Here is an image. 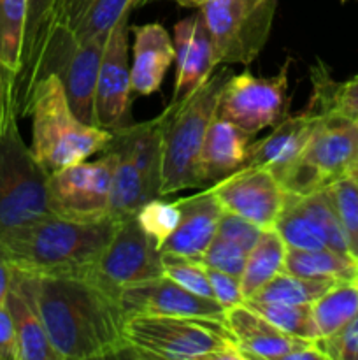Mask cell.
Masks as SVG:
<instances>
[{
    "label": "cell",
    "mask_w": 358,
    "mask_h": 360,
    "mask_svg": "<svg viewBox=\"0 0 358 360\" xmlns=\"http://www.w3.org/2000/svg\"><path fill=\"white\" fill-rule=\"evenodd\" d=\"M316 341L329 360H358V315L333 336Z\"/></svg>",
    "instance_id": "obj_40"
},
{
    "label": "cell",
    "mask_w": 358,
    "mask_h": 360,
    "mask_svg": "<svg viewBox=\"0 0 358 360\" xmlns=\"http://www.w3.org/2000/svg\"><path fill=\"white\" fill-rule=\"evenodd\" d=\"M146 2H150V0H135V6H142Z\"/></svg>",
    "instance_id": "obj_46"
},
{
    "label": "cell",
    "mask_w": 358,
    "mask_h": 360,
    "mask_svg": "<svg viewBox=\"0 0 358 360\" xmlns=\"http://www.w3.org/2000/svg\"><path fill=\"white\" fill-rule=\"evenodd\" d=\"M116 224L112 218L76 221L51 214L0 239V257L35 276L90 278Z\"/></svg>",
    "instance_id": "obj_2"
},
{
    "label": "cell",
    "mask_w": 358,
    "mask_h": 360,
    "mask_svg": "<svg viewBox=\"0 0 358 360\" xmlns=\"http://www.w3.org/2000/svg\"><path fill=\"white\" fill-rule=\"evenodd\" d=\"M161 262H164L165 276H168L175 283L181 285L183 288L200 295V297L214 299L207 269L200 260L161 252Z\"/></svg>",
    "instance_id": "obj_36"
},
{
    "label": "cell",
    "mask_w": 358,
    "mask_h": 360,
    "mask_svg": "<svg viewBox=\"0 0 358 360\" xmlns=\"http://www.w3.org/2000/svg\"><path fill=\"white\" fill-rule=\"evenodd\" d=\"M102 153L95 162L83 160L49 174V199L56 217L76 221L111 218L114 155Z\"/></svg>",
    "instance_id": "obj_11"
},
{
    "label": "cell",
    "mask_w": 358,
    "mask_h": 360,
    "mask_svg": "<svg viewBox=\"0 0 358 360\" xmlns=\"http://www.w3.org/2000/svg\"><path fill=\"white\" fill-rule=\"evenodd\" d=\"M286 250V245L276 229H263L246 259L244 271L241 274V287L246 299L253 297L263 285L284 271Z\"/></svg>",
    "instance_id": "obj_27"
},
{
    "label": "cell",
    "mask_w": 358,
    "mask_h": 360,
    "mask_svg": "<svg viewBox=\"0 0 358 360\" xmlns=\"http://www.w3.org/2000/svg\"><path fill=\"white\" fill-rule=\"evenodd\" d=\"M175 204L181 211V218L160 250L199 260L216 238L223 207L211 186L193 195L183 197L175 200Z\"/></svg>",
    "instance_id": "obj_19"
},
{
    "label": "cell",
    "mask_w": 358,
    "mask_h": 360,
    "mask_svg": "<svg viewBox=\"0 0 358 360\" xmlns=\"http://www.w3.org/2000/svg\"><path fill=\"white\" fill-rule=\"evenodd\" d=\"M248 255L249 253L242 250L241 246L216 236L199 260L211 269L223 271V273L241 278Z\"/></svg>",
    "instance_id": "obj_38"
},
{
    "label": "cell",
    "mask_w": 358,
    "mask_h": 360,
    "mask_svg": "<svg viewBox=\"0 0 358 360\" xmlns=\"http://www.w3.org/2000/svg\"><path fill=\"white\" fill-rule=\"evenodd\" d=\"M206 269L211 281V288H213L214 301H216L218 304L223 306L225 309L244 304L246 297L244 294H242L241 278L234 276V274L223 273V271L211 269V267H206Z\"/></svg>",
    "instance_id": "obj_41"
},
{
    "label": "cell",
    "mask_w": 358,
    "mask_h": 360,
    "mask_svg": "<svg viewBox=\"0 0 358 360\" xmlns=\"http://www.w3.org/2000/svg\"><path fill=\"white\" fill-rule=\"evenodd\" d=\"M118 299L130 315H172L225 319V308L214 299L200 297L168 276L140 281L119 288Z\"/></svg>",
    "instance_id": "obj_17"
},
{
    "label": "cell",
    "mask_w": 358,
    "mask_h": 360,
    "mask_svg": "<svg viewBox=\"0 0 358 360\" xmlns=\"http://www.w3.org/2000/svg\"><path fill=\"white\" fill-rule=\"evenodd\" d=\"M164 274L161 250L144 232L137 218L130 217L116 224L90 278L118 294L119 288Z\"/></svg>",
    "instance_id": "obj_13"
},
{
    "label": "cell",
    "mask_w": 358,
    "mask_h": 360,
    "mask_svg": "<svg viewBox=\"0 0 358 360\" xmlns=\"http://www.w3.org/2000/svg\"><path fill=\"white\" fill-rule=\"evenodd\" d=\"M171 111L168 104L157 118L112 130L111 141L102 150L114 155L112 220L135 217L144 204L161 197V146Z\"/></svg>",
    "instance_id": "obj_4"
},
{
    "label": "cell",
    "mask_w": 358,
    "mask_h": 360,
    "mask_svg": "<svg viewBox=\"0 0 358 360\" xmlns=\"http://www.w3.org/2000/svg\"><path fill=\"white\" fill-rule=\"evenodd\" d=\"M211 190L225 211L239 214L260 229H274L286 192L267 167H242L213 183Z\"/></svg>",
    "instance_id": "obj_15"
},
{
    "label": "cell",
    "mask_w": 358,
    "mask_h": 360,
    "mask_svg": "<svg viewBox=\"0 0 358 360\" xmlns=\"http://www.w3.org/2000/svg\"><path fill=\"white\" fill-rule=\"evenodd\" d=\"M312 95L307 108L319 115H333L358 125V74L337 83L323 62L311 69Z\"/></svg>",
    "instance_id": "obj_26"
},
{
    "label": "cell",
    "mask_w": 358,
    "mask_h": 360,
    "mask_svg": "<svg viewBox=\"0 0 358 360\" xmlns=\"http://www.w3.org/2000/svg\"><path fill=\"white\" fill-rule=\"evenodd\" d=\"M135 7V0H62L58 27L74 41L107 34L125 14Z\"/></svg>",
    "instance_id": "obj_25"
},
{
    "label": "cell",
    "mask_w": 358,
    "mask_h": 360,
    "mask_svg": "<svg viewBox=\"0 0 358 360\" xmlns=\"http://www.w3.org/2000/svg\"><path fill=\"white\" fill-rule=\"evenodd\" d=\"M284 271L297 276L318 280L358 281V264L353 259L339 255L329 248L323 250H286Z\"/></svg>",
    "instance_id": "obj_28"
},
{
    "label": "cell",
    "mask_w": 358,
    "mask_h": 360,
    "mask_svg": "<svg viewBox=\"0 0 358 360\" xmlns=\"http://www.w3.org/2000/svg\"><path fill=\"white\" fill-rule=\"evenodd\" d=\"M137 221L144 229L147 236L157 243L158 248L165 243V239L178 227L181 211L175 202H164L160 197L144 204L135 214Z\"/></svg>",
    "instance_id": "obj_37"
},
{
    "label": "cell",
    "mask_w": 358,
    "mask_h": 360,
    "mask_svg": "<svg viewBox=\"0 0 358 360\" xmlns=\"http://www.w3.org/2000/svg\"><path fill=\"white\" fill-rule=\"evenodd\" d=\"M6 306L14 322L18 360H60L44 329L27 274L13 269V283Z\"/></svg>",
    "instance_id": "obj_22"
},
{
    "label": "cell",
    "mask_w": 358,
    "mask_h": 360,
    "mask_svg": "<svg viewBox=\"0 0 358 360\" xmlns=\"http://www.w3.org/2000/svg\"><path fill=\"white\" fill-rule=\"evenodd\" d=\"M49 172L25 144L18 123L0 134V239L55 214Z\"/></svg>",
    "instance_id": "obj_8"
},
{
    "label": "cell",
    "mask_w": 358,
    "mask_h": 360,
    "mask_svg": "<svg viewBox=\"0 0 358 360\" xmlns=\"http://www.w3.org/2000/svg\"><path fill=\"white\" fill-rule=\"evenodd\" d=\"M13 283V267L0 257V304H4Z\"/></svg>",
    "instance_id": "obj_44"
},
{
    "label": "cell",
    "mask_w": 358,
    "mask_h": 360,
    "mask_svg": "<svg viewBox=\"0 0 358 360\" xmlns=\"http://www.w3.org/2000/svg\"><path fill=\"white\" fill-rule=\"evenodd\" d=\"M262 231L263 229H260L258 225L251 224V221L246 220V218L223 210V214H221L220 218V225H218L216 236L234 243V245L241 246L242 250H246V252L249 253L253 246L256 245V241H258Z\"/></svg>",
    "instance_id": "obj_39"
},
{
    "label": "cell",
    "mask_w": 358,
    "mask_h": 360,
    "mask_svg": "<svg viewBox=\"0 0 358 360\" xmlns=\"http://www.w3.org/2000/svg\"><path fill=\"white\" fill-rule=\"evenodd\" d=\"M28 116H32L30 150L49 174L102 153L112 137L111 130L86 125L74 115L56 74L37 86Z\"/></svg>",
    "instance_id": "obj_6"
},
{
    "label": "cell",
    "mask_w": 358,
    "mask_h": 360,
    "mask_svg": "<svg viewBox=\"0 0 358 360\" xmlns=\"http://www.w3.org/2000/svg\"><path fill=\"white\" fill-rule=\"evenodd\" d=\"M340 2H346V0H340Z\"/></svg>",
    "instance_id": "obj_47"
},
{
    "label": "cell",
    "mask_w": 358,
    "mask_h": 360,
    "mask_svg": "<svg viewBox=\"0 0 358 360\" xmlns=\"http://www.w3.org/2000/svg\"><path fill=\"white\" fill-rule=\"evenodd\" d=\"M172 2L179 4L181 7H192V9H200L207 0H172Z\"/></svg>",
    "instance_id": "obj_45"
},
{
    "label": "cell",
    "mask_w": 358,
    "mask_h": 360,
    "mask_svg": "<svg viewBox=\"0 0 358 360\" xmlns=\"http://www.w3.org/2000/svg\"><path fill=\"white\" fill-rule=\"evenodd\" d=\"M0 360H18L16 329L6 302L0 304Z\"/></svg>",
    "instance_id": "obj_43"
},
{
    "label": "cell",
    "mask_w": 358,
    "mask_h": 360,
    "mask_svg": "<svg viewBox=\"0 0 358 360\" xmlns=\"http://www.w3.org/2000/svg\"><path fill=\"white\" fill-rule=\"evenodd\" d=\"M311 308L319 340L333 336L358 315V281H337Z\"/></svg>",
    "instance_id": "obj_29"
},
{
    "label": "cell",
    "mask_w": 358,
    "mask_h": 360,
    "mask_svg": "<svg viewBox=\"0 0 358 360\" xmlns=\"http://www.w3.org/2000/svg\"><path fill=\"white\" fill-rule=\"evenodd\" d=\"M28 0H0V65L18 76Z\"/></svg>",
    "instance_id": "obj_33"
},
{
    "label": "cell",
    "mask_w": 358,
    "mask_h": 360,
    "mask_svg": "<svg viewBox=\"0 0 358 360\" xmlns=\"http://www.w3.org/2000/svg\"><path fill=\"white\" fill-rule=\"evenodd\" d=\"M246 304L290 336L300 340H319L311 304H284L256 299H246Z\"/></svg>",
    "instance_id": "obj_32"
},
{
    "label": "cell",
    "mask_w": 358,
    "mask_h": 360,
    "mask_svg": "<svg viewBox=\"0 0 358 360\" xmlns=\"http://www.w3.org/2000/svg\"><path fill=\"white\" fill-rule=\"evenodd\" d=\"M336 283V280H318L281 271L249 299L284 304H312Z\"/></svg>",
    "instance_id": "obj_30"
},
{
    "label": "cell",
    "mask_w": 358,
    "mask_h": 360,
    "mask_svg": "<svg viewBox=\"0 0 358 360\" xmlns=\"http://www.w3.org/2000/svg\"><path fill=\"white\" fill-rule=\"evenodd\" d=\"M125 352L137 359L244 360L225 319L130 315Z\"/></svg>",
    "instance_id": "obj_3"
},
{
    "label": "cell",
    "mask_w": 358,
    "mask_h": 360,
    "mask_svg": "<svg viewBox=\"0 0 358 360\" xmlns=\"http://www.w3.org/2000/svg\"><path fill=\"white\" fill-rule=\"evenodd\" d=\"M251 134L235 123L214 118L200 151V176L204 185H213L244 167Z\"/></svg>",
    "instance_id": "obj_24"
},
{
    "label": "cell",
    "mask_w": 358,
    "mask_h": 360,
    "mask_svg": "<svg viewBox=\"0 0 358 360\" xmlns=\"http://www.w3.org/2000/svg\"><path fill=\"white\" fill-rule=\"evenodd\" d=\"M284 192L307 195L337 179L358 181V125L333 115H321L302 153L272 171Z\"/></svg>",
    "instance_id": "obj_7"
},
{
    "label": "cell",
    "mask_w": 358,
    "mask_h": 360,
    "mask_svg": "<svg viewBox=\"0 0 358 360\" xmlns=\"http://www.w3.org/2000/svg\"><path fill=\"white\" fill-rule=\"evenodd\" d=\"M107 34L74 41L67 32L56 30L44 65V79L51 74L60 77L67 102L74 115L86 125L95 123V88L104 55Z\"/></svg>",
    "instance_id": "obj_12"
},
{
    "label": "cell",
    "mask_w": 358,
    "mask_h": 360,
    "mask_svg": "<svg viewBox=\"0 0 358 360\" xmlns=\"http://www.w3.org/2000/svg\"><path fill=\"white\" fill-rule=\"evenodd\" d=\"M27 278L60 360H95L125 354L123 330L128 313L118 294L93 278L35 274Z\"/></svg>",
    "instance_id": "obj_1"
},
{
    "label": "cell",
    "mask_w": 358,
    "mask_h": 360,
    "mask_svg": "<svg viewBox=\"0 0 358 360\" xmlns=\"http://www.w3.org/2000/svg\"><path fill=\"white\" fill-rule=\"evenodd\" d=\"M277 234L284 241L286 248L293 250H323L326 248L318 227L309 217L307 211L300 206L298 197L288 193L284 197L283 210L274 225Z\"/></svg>",
    "instance_id": "obj_31"
},
{
    "label": "cell",
    "mask_w": 358,
    "mask_h": 360,
    "mask_svg": "<svg viewBox=\"0 0 358 360\" xmlns=\"http://www.w3.org/2000/svg\"><path fill=\"white\" fill-rule=\"evenodd\" d=\"M277 0H207L200 7L218 65H249L269 41Z\"/></svg>",
    "instance_id": "obj_9"
},
{
    "label": "cell",
    "mask_w": 358,
    "mask_h": 360,
    "mask_svg": "<svg viewBox=\"0 0 358 360\" xmlns=\"http://www.w3.org/2000/svg\"><path fill=\"white\" fill-rule=\"evenodd\" d=\"M62 0H28L21 65L16 76L18 116H28L32 98L44 81V65L53 35L58 27Z\"/></svg>",
    "instance_id": "obj_16"
},
{
    "label": "cell",
    "mask_w": 358,
    "mask_h": 360,
    "mask_svg": "<svg viewBox=\"0 0 358 360\" xmlns=\"http://www.w3.org/2000/svg\"><path fill=\"white\" fill-rule=\"evenodd\" d=\"M297 197L300 206L307 211V214L312 218L316 227H318L326 248L339 253V255L347 257V259H353L350 253V246H347L346 234H344L343 225H340L339 217H337V211L336 207H333L332 199H330L326 188L307 193V195H297Z\"/></svg>",
    "instance_id": "obj_34"
},
{
    "label": "cell",
    "mask_w": 358,
    "mask_h": 360,
    "mask_svg": "<svg viewBox=\"0 0 358 360\" xmlns=\"http://www.w3.org/2000/svg\"><path fill=\"white\" fill-rule=\"evenodd\" d=\"M321 115L305 108L297 115H288L263 139L249 143L244 167H267L270 171L293 162L311 139Z\"/></svg>",
    "instance_id": "obj_21"
},
{
    "label": "cell",
    "mask_w": 358,
    "mask_h": 360,
    "mask_svg": "<svg viewBox=\"0 0 358 360\" xmlns=\"http://www.w3.org/2000/svg\"><path fill=\"white\" fill-rule=\"evenodd\" d=\"M133 60L130 63L132 91L147 97L160 90L167 70L175 58L174 41L160 23L132 27Z\"/></svg>",
    "instance_id": "obj_23"
},
{
    "label": "cell",
    "mask_w": 358,
    "mask_h": 360,
    "mask_svg": "<svg viewBox=\"0 0 358 360\" xmlns=\"http://www.w3.org/2000/svg\"><path fill=\"white\" fill-rule=\"evenodd\" d=\"M326 192L346 234L351 257L358 262V181L354 178L337 179L326 186Z\"/></svg>",
    "instance_id": "obj_35"
},
{
    "label": "cell",
    "mask_w": 358,
    "mask_h": 360,
    "mask_svg": "<svg viewBox=\"0 0 358 360\" xmlns=\"http://www.w3.org/2000/svg\"><path fill=\"white\" fill-rule=\"evenodd\" d=\"M290 62L291 58H286L279 72L272 77L253 76L249 70L232 74L221 91L216 118L235 123L251 136L283 122L290 108Z\"/></svg>",
    "instance_id": "obj_10"
},
{
    "label": "cell",
    "mask_w": 358,
    "mask_h": 360,
    "mask_svg": "<svg viewBox=\"0 0 358 360\" xmlns=\"http://www.w3.org/2000/svg\"><path fill=\"white\" fill-rule=\"evenodd\" d=\"M16 76L0 65V134L18 123Z\"/></svg>",
    "instance_id": "obj_42"
},
{
    "label": "cell",
    "mask_w": 358,
    "mask_h": 360,
    "mask_svg": "<svg viewBox=\"0 0 358 360\" xmlns=\"http://www.w3.org/2000/svg\"><path fill=\"white\" fill-rule=\"evenodd\" d=\"M128 14L109 30L95 88V123L116 130L128 125L132 76L128 62Z\"/></svg>",
    "instance_id": "obj_14"
},
{
    "label": "cell",
    "mask_w": 358,
    "mask_h": 360,
    "mask_svg": "<svg viewBox=\"0 0 358 360\" xmlns=\"http://www.w3.org/2000/svg\"><path fill=\"white\" fill-rule=\"evenodd\" d=\"M225 323L244 360H284L302 341L277 329L246 302L225 309Z\"/></svg>",
    "instance_id": "obj_20"
},
{
    "label": "cell",
    "mask_w": 358,
    "mask_h": 360,
    "mask_svg": "<svg viewBox=\"0 0 358 360\" xmlns=\"http://www.w3.org/2000/svg\"><path fill=\"white\" fill-rule=\"evenodd\" d=\"M172 41L175 49V83L171 102H179L213 76L218 60L213 35L200 11L175 23Z\"/></svg>",
    "instance_id": "obj_18"
},
{
    "label": "cell",
    "mask_w": 358,
    "mask_h": 360,
    "mask_svg": "<svg viewBox=\"0 0 358 360\" xmlns=\"http://www.w3.org/2000/svg\"><path fill=\"white\" fill-rule=\"evenodd\" d=\"M230 76V69L225 65L185 101L171 102L172 111L161 146V197L204 186L200 151L207 130L216 118L221 91Z\"/></svg>",
    "instance_id": "obj_5"
}]
</instances>
